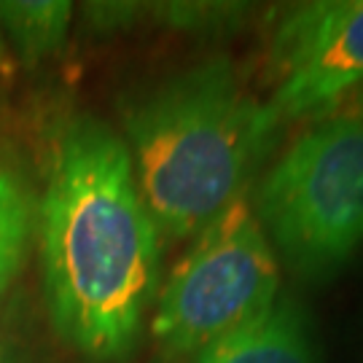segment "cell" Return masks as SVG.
I'll return each instance as SVG.
<instances>
[{
	"instance_id": "1",
	"label": "cell",
	"mask_w": 363,
	"mask_h": 363,
	"mask_svg": "<svg viewBox=\"0 0 363 363\" xmlns=\"http://www.w3.org/2000/svg\"><path fill=\"white\" fill-rule=\"evenodd\" d=\"M40 256L57 334L89 361L127 358L159 288L162 234L127 143L97 121H76L57 148Z\"/></svg>"
},
{
	"instance_id": "2",
	"label": "cell",
	"mask_w": 363,
	"mask_h": 363,
	"mask_svg": "<svg viewBox=\"0 0 363 363\" xmlns=\"http://www.w3.org/2000/svg\"><path fill=\"white\" fill-rule=\"evenodd\" d=\"M124 124L156 229L186 240L242 196L283 121L250 91L234 60L210 57L151 86L130 105Z\"/></svg>"
},
{
	"instance_id": "3",
	"label": "cell",
	"mask_w": 363,
	"mask_h": 363,
	"mask_svg": "<svg viewBox=\"0 0 363 363\" xmlns=\"http://www.w3.org/2000/svg\"><path fill=\"white\" fill-rule=\"evenodd\" d=\"M259 220L288 267L325 277L363 245V118L328 116L274 162Z\"/></svg>"
},
{
	"instance_id": "4",
	"label": "cell",
	"mask_w": 363,
	"mask_h": 363,
	"mask_svg": "<svg viewBox=\"0 0 363 363\" xmlns=\"http://www.w3.org/2000/svg\"><path fill=\"white\" fill-rule=\"evenodd\" d=\"M280 288L269 237L245 196L196 234L156 304L154 334L167 361H194L216 339L264 312Z\"/></svg>"
},
{
	"instance_id": "5",
	"label": "cell",
	"mask_w": 363,
	"mask_h": 363,
	"mask_svg": "<svg viewBox=\"0 0 363 363\" xmlns=\"http://www.w3.org/2000/svg\"><path fill=\"white\" fill-rule=\"evenodd\" d=\"M269 108L280 121L328 118L363 86V0L283 11L267 52Z\"/></svg>"
},
{
	"instance_id": "6",
	"label": "cell",
	"mask_w": 363,
	"mask_h": 363,
	"mask_svg": "<svg viewBox=\"0 0 363 363\" xmlns=\"http://www.w3.org/2000/svg\"><path fill=\"white\" fill-rule=\"evenodd\" d=\"M194 363H318V345L304 307L277 296L256 318L205 347Z\"/></svg>"
},
{
	"instance_id": "7",
	"label": "cell",
	"mask_w": 363,
	"mask_h": 363,
	"mask_svg": "<svg viewBox=\"0 0 363 363\" xmlns=\"http://www.w3.org/2000/svg\"><path fill=\"white\" fill-rule=\"evenodd\" d=\"M70 3H0V19L6 22L13 43L27 62L60 52L70 25Z\"/></svg>"
},
{
	"instance_id": "8",
	"label": "cell",
	"mask_w": 363,
	"mask_h": 363,
	"mask_svg": "<svg viewBox=\"0 0 363 363\" xmlns=\"http://www.w3.org/2000/svg\"><path fill=\"white\" fill-rule=\"evenodd\" d=\"M33 226V210L22 183L0 167V298L25 256Z\"/></svg>"
},
{
	"instance_id": "9",
	"label": "cell",
	"mask_w": 363,
	"mask_h": 363,
	"mask_svg": "<svg viewBox=\"0 0 363 363\" xmlns=\"http://www.w3.org/2000/svg\"><path fill=\"white\" fill-rule=\"evenodd\" d=\"M334 116H358V118H363V86L352 94L347 103L339 108Z\"/></svg>"
},
{
	"instance_id": "10",
	"label": "cell",
	"mask_w": 363,
	"mask_h": 363,
	"mask_svg": "<svg viewBox=\"0 0 363 363\" xmlns=\"http://www.w3.org/2000/svg\"><path fill=\"white\" fill-rule=\"evenodd\" d=\"M0 363H19V358L13 355V350L3 337H0Z\"/></svg>"
},
{
	"instance_id": "11",
	"label": "cell",
	"mask_w": 363,
	"mask_h": 363,
	"mask_svg": "<svg viewBox=\"0 0 363 363\" xmlns=\"http://www.w3.org/2000/svg\"><path fill=\"white\" fill-rule=\"evenodd\" d=\"M0 49H3V46H0Z\"/></svg>"
}]
</instances>
